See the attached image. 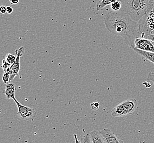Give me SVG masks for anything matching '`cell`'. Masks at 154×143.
Returning a JSON list of instances; mask_svg holds the SVG:
<instances>
[{"label":"cell","instance_id":"6da1fadb","mask_svg":"<svg viewBox=\"0 0 154 143\" xmlns=\"http://www.w3.org/2000/svg\"><path fill=\"white\" fill-rule=\"evenodd\" d=\"M104 24L108 31L123 37L125 43L132 49L135 47L136 38L141 37L138 22L120 10L109 13L105 17Z\"/></svg>","mask_w":154,"mask_h":143},{"label":"cell","instance_id":"7a4b0ae2","mask_svg":"<svg viewBox=\"0 0 154 143\" xmlns=\"http://www.w3.org/2000/svg\"><path fill=\"white\" fill-rule=\"evenodd\" d=\"M120 11L126 13L134 20L138 22L154 6L152 0H119Z\"/></svg>","mask_w":154,"mask_h":143},{"label":"cell","instance_id":"3957f363","mask_svg":"<svg viewBox=\"0 0 154 143\" xmlns=\"http://www.w3.org/2000/svg\"><path fill=\"white\" fill-rule=\"evenodd\" d=\"M138 103L135 99H130L123 101L111 110V115L114 117H122L130 115L136 111Z\"/></svg>","mask_w":154,"mask_h":143},{"label":"cell","instance_id":"277c9868","mask_svg":"<svg viewBox=\"0 0 154 143\" xmlns=\"http://www.w3.org/2000/svg\"><path fill=\"white\" fill-rule=\"evenodd\" d=\"M18 107L17 116L24 120H31L36 117V112L33 108L23 105L17 100L15 101Z\"/></svg>","mask_w":154,"mask_h":143},{"label":"cell","instance_id":"5b68a950","mask_svg":"<svg viewBox=\"0 0 154 143\" xmlns=\"http://www.w3.org/2000/svg\"><path fill=\"white\" fill-rule=\"evenodd\" d=\"M135 47L139 50L154 52V42L143 37H138L136 38L134 41Z\"/></svg>","mask_w":154,"mask_h":143},{"label":"cell","instance_id":"8992f818","mask_svg":"<svg viewBox=\"0 0 154 143\" xmlns=\"http://www.w3.org/2000/svg\"><path fill=\"white\" fill-rule=\"evenodd\" d=\"M24 50V47L22 46L16 51V53L17 54V57L16 58V62L14 63L13 65H12L11 67V77H10L9 81H12L14 79V78L16 77V75H18L19 72V71L20 69V59L23 56Z\"/></svg>","mask_w":154,"mask_h":143},{"label":"cell","instance_id":"52a82bcc","mask_svg":"<svg viewBox=\"0 0 154 143\" xmlns=\"http://www.w3.org/2000/svg\"><path fill=\"white\" fill-rule=\"evenodd\" d=\"M99 132L105 139L106 143H123V140L116 137L109 128L103 129Z\"/></svg>","mask_w":154,"mask_h":143},{"label":"cell","instance_id":"ba28073f","mask_svg":"<svg viewBox=\"0 0 154 143\" xmlns=\"http://www.w3.org/2000/svg\"><path fill=\"white\" fill-rule=\"evenodd\" d=\"M16 90V85L12 83H10L6 84V89L4 94L6 95L8 100L13 99L14 101L17 100L15 97V91Z\"/></svg>","mask_w":154,"mask_h":143},{"label":"cell","instance_id":"9c48e42d","mask_svg":"<svg viewBox=\"0 0 154 143\" xmlns=\"http://www.w3.org/2000/svg\"><path fill=\"white\" fill-rule=\"evenodd\" d=\"M92 143H106L105 139L99 131L93 130L89 133Z\"/></svg>","mask_w":154,"mask_h":143},{"label":"cell","instance_id":"30bf717a","mask_svg":"<svg viewBox=\"0 0 154 143\" xmlns=\"http://www.w3.org/2000/svg\"><path fill=\"white\" fill-rule=\"evenodd\" d=\"M133 50L134 51H135L136 53H138L139 55L145 58V59H147L150 62H151V63L154 64V52L145 51L139 50L136 47H134L133 49Z\"/></svg>","mask_w":154,"mask_h":143},{"label":"cell","instance_id":"8fae6325","mask_svg":"<svg viewBox=\"0 0 154 143\" xmlns=\"http://www.w3.org/2000/svg\"><path fill=\"white\" fill-rule=\"evenodd\" d=\"M111 3L110 0H102V1H99L96 5V12H99L105 6L111 5Z\"/></svg>","mask_w":154,"mask_h":143},{"label":"cell","instance_id":"7c38bea8","mask_svg":"<svg viewBox=\"0 0 154 143\" xmlns=\"http://www.w3.org/2000/svg\"><path fill=\"white\" fill-rule=\"evenodd\" d=\"M110 5H111V9H112L114 11H120L121 8V3L119 0H117V1L111 3Z\"/></svg>","mask_w":154,"mask_h":143},{"label":"cell","instance_id":"4fadbf2b","mask_svg":"<svg viewBox=\"0 0 154 143\" xmlns=\"http://www.w3.org/2000/svg\"><path fill=\"white\" fill-rule=\"evenodd\" d=\"M16 58L17 57H16L14 55H13L12 54L8 53V54H7V55L6 56L5 60L7 62L9 63L10 65H12L16 62Z\"/></svg>","mask_w":154,"mask_h":143},{"label":"cell","instance_id":"5bb4252c","mask_svg":"<svg viewBox=\"0 0 154 143\" xmlns=\"http://www.w3.org/2000/svg\"><path fill=\"white\" fill-rule=\"evenodd\" d=\"M11 65H10L9 63L7 62L5 59H3L1 65V68L3 69L4 72H7L11 71Z\"/></svg>","mask_w":154,"mask_h":143},{"label":"cell","instance_id":"9a60e30c","mask_svg":"<svg viewBox=\"0 0 154 143\" xmlns=\"http://www.w3.org/2000/svg\"><path fill=\"white\" fill-rule=\"evenodd\" d=\"M11 71H10L9 72H5L2 76V81H3L4 84H7L9 83V80H10V77H11Z\"/></svg>","mask_w":154,"mask_h":143},{"label":"cell","instance_id":"2e32d148","mask_svg":"<svg viewBox=\"0 0 154 143\" xmlns=\"http://www.w3.org/2000/svg\"><path fill=\"white\" fill-rule=\"evenodd\" d=\"M79 143H92L91 138L90 137V134H87L85 135L83 137L81 138L80 140H79Z\"/></svg>","mask_w":154,"mask_h":143},{"label":"cell","instance_id":"e0dca14e","mask_svg":"<svg viewBox=\"0 0 154 143\" xmlns=\"http://www.w3.org/2000/svg\"><path fill=\"white\" fill-rule=\"evenodd\" d=\"M141 37H145L152 41L154 43V34H144L142 33Z\"/></svg>","mask_w":154,"mask_h":143},{"label":"cell","instance_id":"ac0fdd59","mask_svg":"<svg viewBox=\"0 0 154 143\" xmlns=\"http://www.w3.org/2000/svg\"><path fill=\"white\" fill-rule=\"evenodd\" d=\"M147 81L152 82L154 85V72H150L148 74Z\"/></svg>","mask_w":154,"mask_h":143},{"label":"cell","instance_id":"d6986e66","mask_svg":"<svg viewBox=\"0 0 154 143\" xmlns=\"http://www.w3.org/2000/svg\"><path fill=\"white\" fill-rule=\"evenodd\" d=\"M91 106L93 110H98L99 108L100 105H99V103L98 102H94L91 103Z\"/></svg>","mask_w":154,"mask_h":143},{"label":"cell","instance_id":"ffe728a7","mask_svg":"<svg viewBox=\"0 0 154 143\" xmlns=\"http://www.w3.org/2000/svg\"><path fill=\"white\" fill-rule=\"evenodd\" d=\"M6 12V6H0V13L1 14H5Z\"/></svg>","mask_w":154,"mask_h":143},{"label":"cell","instance_id":"44dd1931","mask_svg":"<svg viewBox=\"0 0 154 143\" xmlns=\"http://www.w3.org/2000/svg\"><path fill=\"white\" fill-rule=\"evenodd\" d=\"M143 84L145 86V87H147V88H150L151 87V85L150 83V81H146L143 82Z\"/></svg>","mask_w":154,"mask_h":143},{"label":"cell","instance_id":"7402d4cb","mask_svg":"<svg viewBox=\"0 0 154 143\" xmlns=\"http://www.w3.org/2000/svg\"><path fill=\"white\" fill-rule=\"evenodd\" d=\"M7 13L8 14H11L13 11V9L12 7L11 6H7L6 7Z\"/></svg>","mask_w":154,"mask_h":143},{"label":"cell","instance_id":"603a6c76","mask_svg":"<svg viewBox=\"0 0 154 143\" xmlns=\"http://www.w3.org/2000/svg\"><path fill=\"white\" fill-rule=\"evenodd\" d=\"M11 3L12 5H16L19 2V0H9Z\"/></svg>","mask_w":154,"mask_h":143},{"label":"cell","instance_id":"cb8c5ba5","mask_svg":"<svg viewBox=\"0 0 154 143\" xmlns=\"http://www.w3.org/2000/svg\"><path fill=\"white\" fill-rule=\"evenodd\" d=\"M110 1L111 3H113V2H115L117 1V0H110Z\"/></svg>","mask_w":154,"mask_h":143},{"label":"cell","instance_id":"d4e9b609","mask_svg":"<svg viewBox=\"0 0 154 143\" xmlns=\"http://www.w3.org/2000/svg\"></svg>","mask_w":154,"mask_h":143}]
</instances>
